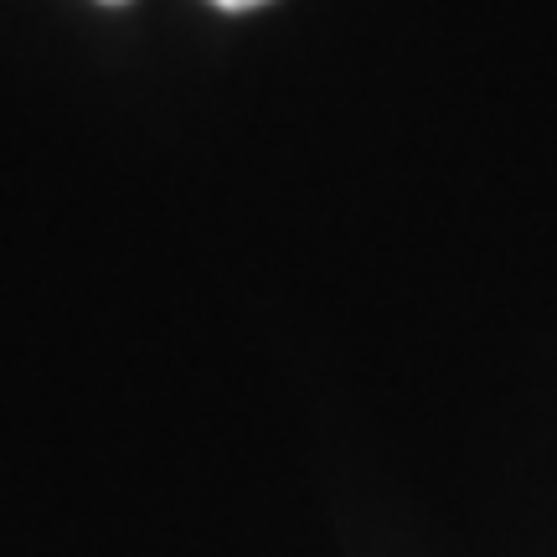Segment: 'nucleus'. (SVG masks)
Here are the masks:
<instances>
[{"mask_svg":"<svg viewBox=\"0 0 557 557\" xmlns=\"http://www.w3.org/2000/svg\"><path fill=\"white\" fill-rule=\"evenodd\" d=\"M103 5H120V0H103Z\"/></svg>","mask_w":557,"mask_h":557,"instance_id":"nucleus-2","label":"nucleus"},{"mask_svg":"<svg viewBox=\"0 0 557 557\" xmlns=\"http://www.w3.org/2000/svg\"><path fill=\"white\" fill-rule=\"evenodd\" d=\"M212 5H222V11H253V5H263V0H212Z\"/></svg>","mask_w":557,"mask_h":557,"instance_id":"nucleus-1","label":"nucleus"}]
</instances>
